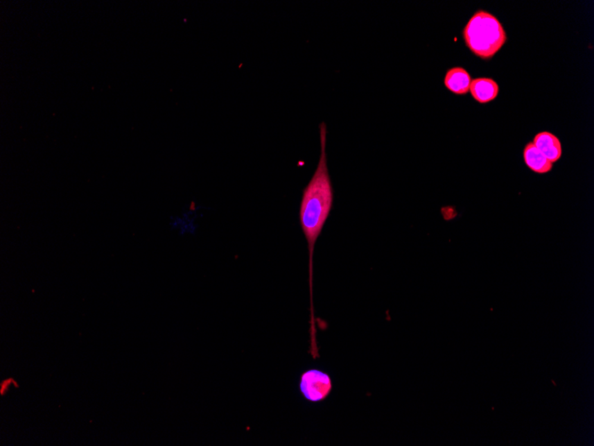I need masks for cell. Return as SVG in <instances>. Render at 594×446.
Masks as SVG:
<instances>
[{"mask_svg": "<svg viewBox=\"0 0 594 446\" xmlns=\"http://www.w3.org/2000/svg\"><path fill=\"white\" fill-rule=\"evenodd\" d=\"M320 157L318 166L309 184L304 187L302 197L299 221L309 250L310 290V352H319L317 343V329L313 306V253L317 240L323 230L334 202V190L330 179L328 158H326V126L320 125Z\"/></svg>", "mask_w": 594, "mask_h": 446, "instance_id": "6da1fadb", "label": "cell"}, {"mask_svg": "<svg viewBox=\"0 0 594 446\" xmlns=\"http://www.w3.org/2000/svg\"><path fill=\"white\" fill-rule=\"evenodd\" d=\"M464 39L474 55L489 60L503 48L507 36L496 17L482 10L468 22L464 29Z\"/></svg>", "mask_w": 594, "mask_h": 446, "instance_id": "7a4b0ae2", "label": "cell"}, {"mask_svg": "<svg viewBox=\"0 0 594 446\" xmlns=\"http://www.w3.org/2000/svg\"><path fill=\"white\" fill-rule=\"evenodd\" d=\"M299 391L302 397L309 403H322L333 391L331 376L322 370H307L300 375Z\"/></svg>", "mask_w": 594, "mask_h": 446, "instance_id": "3957f363", "label": "cell"}, {"mask_svg": "<svg viewBox=\"0 0 594 446\" xmlns=\"http://www.w3.org/2000/svg\"><path fill=\"white\" fill-rule=\"evenodd\" d=\"M532 143L552 164L561 159L562 155L561 141L550 132L545 131L537 134Z\"/></svg>", "mask_w": 594, "mask_h": 446, "instance_id": "277c9868", "label": "cell"}, {"mask_svg": "<svg viewBox=\"0 0 594 446\" xmlns=\"http://www.w3.org/2000/svg\"><path fill=\"white\" fill-rule=\"evenodd\" d=\"M470 91L471 96L480 103L493 101L498 95L499 87L492 78H479L471 80Z\"/></svg>", "mask_w": 594, "mask_h": 446, "instance_id": "5b68a950", "label": "cell"}, {"mask_svg": "<svg viewBox=\"0 0 594 446\" xmlns=\"http://www.w3.org/2000/svg\"><path fill=\"white\" fill-rule=\"evenodd\" d=\"M471 78L464 68L455 67L446 74L444 84L446 87L457 95H465L470 91Z\"/></svg>", "mask_w": 594, "mask_h": 446, "instance_id": "8992f818", "label": "cell"}, {"mask_svg": "<svg viewBox=\"0 0 594 446\" xmlns=\"http://www.w3.org/2000/svg\"><path fill=\"white\" fill-rule=\"evenodd\" d=\"M523 158L527 167L537 174H546L552 169V163L536 148L533 143H529L525 147Z\"/></svg>", "mask_w": 594, "mask_h": 446, "instance_id": "52a82bcc", "label": "cell"}, {"mask_svg": "<svg viewBox=\"0 0 594 446\" xmlns=\"http://www.w3.org/2000/svg\"><path fill=\"white\" fill-rule=\"evenodd\" d=\"M14 386L17 388L19 387L17 381H15L14 379H6L5 381H3L1 383V388H0V394H1L2 397L9 391V389L14 387Z\"/></svg>", "mask_w": 594, "mask_h": 446, "instance_id": "ba28073f", "label": "cell"}]
</instances>
